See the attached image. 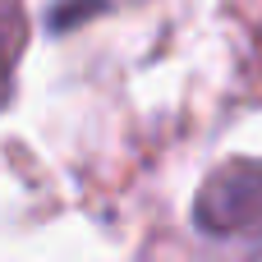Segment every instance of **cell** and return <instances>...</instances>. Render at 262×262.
Wrapping results in <instances>:
<instances>
[{"mask_svg":"<svg viewBox=\"0 0 262 262\" xmlns=\"http://www.w3.org/2000/svg\"><path fill=\"white\" fill-rule=\"evenodd\" d=\"M198 221L212 235H262V166L235 161L216 170L198 198Z\"/></svg>","mask_w":262,"mask_h":262,"instance_id":"cell-1","label":"cell"}]
</instances>
